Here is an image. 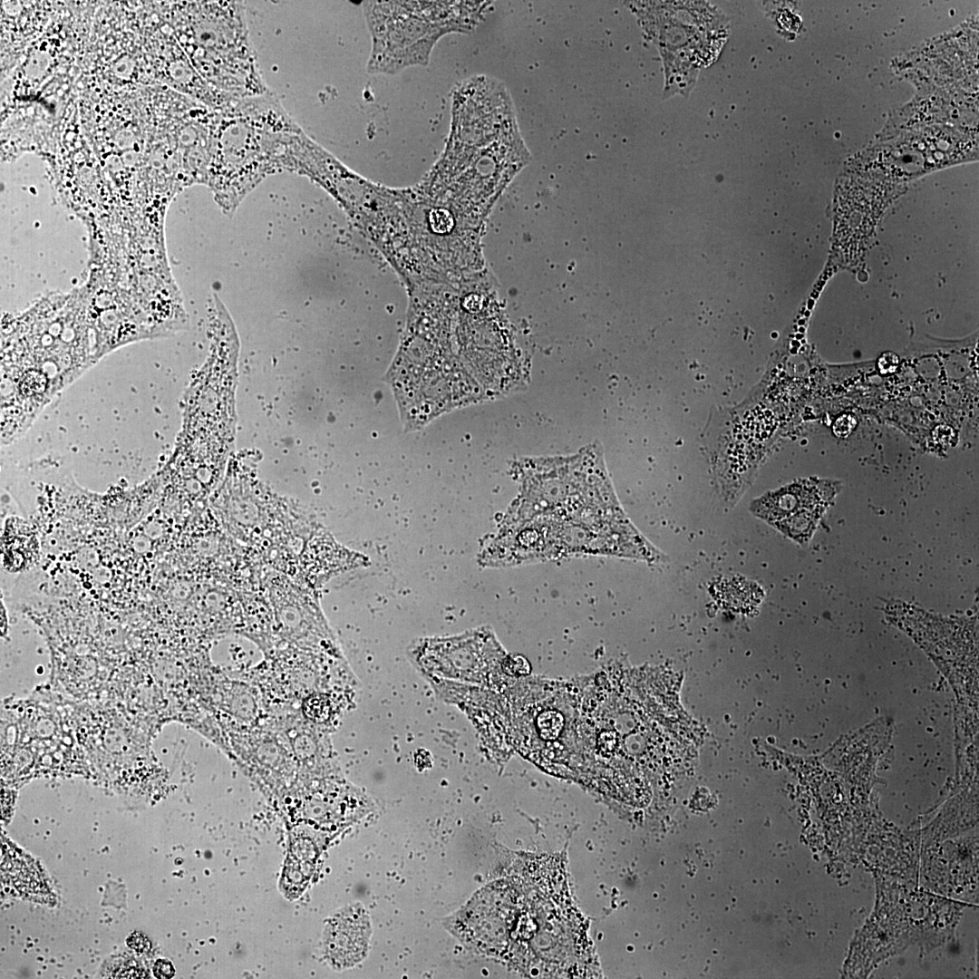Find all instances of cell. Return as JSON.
Returning a JSON list of instances; mask_svg holds the SVG:
<instances>
[{"mask_svg": "<svg viewBox=\"0 0 979 979\" xmlns=\"http://www.w3.org/2000/svg\"><path fill=\"white\" fill-rule=\"evenodd\" d=\"M9 536H5L8 539L5 540V564L9 565V567L20 568L24 567L28 561L32 559L34 552V542L32 535L28 534L26 528H10Z\"/></svg>", "mask_w": 979, "mask_h": 979, "instance_id": "obj_9", "label": "cell"}, {"mask_svg": "<svg viewBox=\"0 0 979 979\" xmlns=\"http://www.w3.org/2000/svg\"><path fill=\"white\" fill-rule=\"evenodd\" d=\"M216 135L217 192L221 205L235 206L279 161L290 137L301 128L278 101L266 93L221 109Z\"/></svg>", "mask_w": 979, "mask_h": 979, "instance_id": "obj_3", "label": "cell"}, {"mask_svg": "<svg viewBox=\"0 0 979 979\" xmlns=\"http://www.w3.org/2000/svg\"><path fill=\"white\" fill-rule=\"evenodd\" d=\"M564 725L562 715L556 711H547L538 715L537 727L545 740H554L561 732Z\"/></svg>", "mask_w": 979, "mask_h": 979, "instance_id": "obj_10", "label": "cell"}, {"mask_svg": "<svg viewBox=\"0 0 979 979\" xmlns=\"http://www.w3.org/2000/svg\"><path fill=\"white\" fill-rule=\"evenodd\" d=\"M369 937L370 925L363 912L355 908L343 910L325 928L326 956L334 966L353 965L363 957Z\"/></svg>", "mask_w": 979, "mask_h": 979, "instance_id": "obj_5", "label": "cell"}, {"mask_svg": "<svg viewBox=\"0 0 979 979\" xmlns=\"http://www.w3.org/2000/svg\"><path fill=\"white\" fill-rule=\"evenodd\" d=\"M812 485H794L767 495L752 505V511L770 524L805 509L822 508Z\"/></svg>", "mask_w": 979, "mask_h": 979, "instance_id": "obj_6", "label": "cell"}, {"mask_svg": "<svg viewBox=\"0 0 979 979\" xmlns=\"http://www.w3.org/2000/svg\"><path fill=\"white\" fill-rule=\"evenodd\" d=\"M493 565H520L578 556H616L647 562L663 554L624 512L588 517L538 518L499 531L489 546Z\"/></svg>", "mask_w": 979, "mask_h": 979, "instance_id": "obj_1", "label": "cell"}, {"mask_svg": "<svg viewBox=\"0 0 979 979\" xmlns=\"http://www.w3.org/2000/svg\"><path fill=\"white\" fill-rule=\"evenodd\" d=\"M821 509H805L771 525L789 538L800 543H804L811 537Z\"/></svg>", "mask_w": 979, "mask_h": 979, "instance_id": "obj_8", "label": "cell"}, {"mask_svg": "<svg viewBox=\"0 0 979 979\" xmlns=\"http://www.w3.org/2000/svg\"><path fill=\"white\" fill-rule=\"evenodd\" d=\"M153 974L157 978L167 979L174 975L175 969L169 960L159 959L154 964Z\"/></svg>", "mask_w": 979, "mask_h": 979, "instance_id": "obj_11", "label": "cell"}, {"mask_svg": "<svg viewBox=\"0 0 979 979\" xmlns=\"http://www.w3.org/2000/svg\"><path fill=\"white\" fill-rule=\"evenodd\" d=\"M315 851L305 838L294 840L281 877V888L286 897L295 898L305 889L315 866Z\"/></svg>", "mask_w": 979, "mask_h": 979, "instance_id": "obj_7", "label": "cell"}, {"mask_svg": "<svg viewBox=\"0 0 979 979\" xmlns=\"http://www.w3.org/2000/svg\"><path fill=\"white\" fill-rule=\"evenodd\" d=\"M619 509L601 457L536 460L521 471L519 497L499 531L538 518L606 515Z\"/></svg>", "mask_w": 979, "mask_h": 979, "instance_id": "obj_4", "label": "cell"}, {"mask_svg": "<svg viewBox=\"0 0 979 979\" xmlns=\"http://www.w3.org/2000/svg\"><path fill=\"white\" fill-rule=\"evenodd\" d=\"M490 2L364 1L372 38L370 73L395 74L429 63L437 42L451 33H469L482 19Z\"/></svg>", "mask_w": 979, "mask_h": 979, "instance_id": "obj_2", "label": "cell"}]
</instances>
